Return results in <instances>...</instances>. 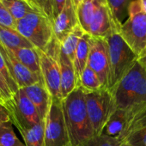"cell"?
Listing matches in <instances>:
<instances>
[{"mask_svg": "<svg viewBox=\"0 0 146 146\" xmlns=\"http://www.w3.org/2000/svg\"><path fill=\"white\" fill-rule=\"evenodd\" d=\"M4 105L10 113L11 121L17 126L20 133L42 121L35 106L23 89H19Z\"/></svg>", "mask_w": 146, "mask_h": 146, "instance_id": "obj_8", "label": "cell"}, {"mask_svg": "<svg viewBox=\"0 0 146 146\" xmlns=\"http://www.w3.org/2000/svg\"><path fill=\"white\" fill-rule=\"evenodd\" d=\"M119 33L138 57L146 47V12L139 0L131 1L128 17L120 26Z\"/></svg>", "mask_w": 146, "mask_h": 146, "instance_id": "obj_4", "label": "cell"}, {"mask_svg": "<svg viewBox=\"0 0 146 146\" xmlns=\"http://www.w3.org/2000/svg\"><path fill=\"white\" fill-rule=\"evenodd\" d=\"M0 52H1L9 70L20 89L35 84L42 81L41 78L35 74L25 65H23L12 53V52L0 42Z\"/></svg>", "mask_w": 146, "mask_h": 146, "instance_id": "obj_11", "label": "cell"}, {"mask_svg": "<svg viewBox=\"0 0 146 146\" xmlns=\"http://www.w3.org/2000/svg\"><path fill=\"white\" fill-rule=\"evenodd\" d=\"M11 121L0 123V146H26L15 134Z\"/></svg>", "mask_w": 146, "mask_h": 146, "instance_id": "obj_25", "label": "cell"}, {"mask_svg": "<svg viewBox=\"0 0 146 146\" xmlns=\"http://www.w3.org/2000/svg\"><path fill=\"white\" fill-rule=\"evenodd\" d=\"M121 141L103 134L95 135L83 146H120Z\"/></svg>", "mask_w": 146, "mask_h": 146, "instance_id": "obj_28", "label": "cell"}, {"mask_svg": "<svg viewBox=\"0 0 146 146\" xmlns=\"http://www.w3.org/2000/svg\"><path fill=\"white\" fill-rule=\"evenodd\" d=\"M15 57L29 70L41 78L40 65V56L38 50L35 47H20L15 49H10ZM42 79V78H41Z\"/></svg>", "mask_w": 146, "mask_h": 146, "instance_id": "obj_16", "label": "cell"}, {"mask_svg": "<svg viewBox=\"0 0 146 146\" xmlns=\"http://www.w3.org/2000/svg\"><path fill=\"white\" fill-rule=\"evenodd\" d=\"M0 42L9 49L20 47H35L17 29L2 25H0Z\"/></svg>", "mask_w": 146, "mask_h": 146, "instance_id": "obj_18", "label": "cell"}, {"mask_svg": "<svg viewBox=\"0 0 146 146\" xmlns=\"http://www.w3.org/2000/svg\"><path fill=\"white\" fill-rule=\"evenodd\" d=\"M78 88L82 89L84 93L94 92L102 89V83L97 74L88 65L85 67L80 77L78 82Z\"/></svg>", "mask_w": 146, "mask_h": 146, "instance_id": "obj_22", "label": "cell"}, {"mask_svg": "<svg viewBox=\"0 0 146 146\" xmlns=\"http://www.w3.org/2000/svg\"><path fill=\"white\" fill-rule=\"evenodd\" d=\"M139 2H140V5H141L142 8L146 12V0H139Z\"/></svg>", "mask_w": 146, "mask_h": 146, "instance_id": "obj_36", "label": "cell"}, {"mask_svg": "<svg viewBox=\"0 0 146 146\" xmlns=\"http://www.w3.org/2000/svg\"><path fill=\"white\" fill-rule=\"evenodd\" d=\"M38 52L40 56V74L44 85L52 99L62 100L59 63L60 43L53 37L46 50H38Z\"/></svg>", "mask_w": 146, "mask_h": 146, "instance_id": "obj_5", "label": "cell"}, {"mask_svg": "<svg viewBox=\"0 0 146 146\" xmlns=\"http://www.w3.org/2000/svg\"><path fill=\"white\" fill-rule=\"evenodd\" d=\"M85 102L88 116L95 135H101L102 131L117 109L113 93L107 89L85 93Z\"/></svg>", "mask_w": 146, "mask_h": 146, "instance_id": "obj_6", "label": "cell"}, {"mask_svg": "<svg viewBox=\"0 0 146 146\" xmlns=\"http://www.w3.org/2000/svg\"><path fill=\"white\" fill-rule=\"evenodd\" d=\"M84 34L85 32L84 31V29L81 28L80 25H78L62 43H60V52L66 57H68L72 62L74 60L80 39Z\"/></svg>", "mask_w": 146, "mask_h": 146, "instance_id": "obj_20", "label": "cell"}, {"mask_svg": "<svg viewBox=\"0 0 146 146\" xmlns=\"http://www.w3.org/2000/svg\"><path fill=\"white\" fill-rule=\"evenodd\" d=\"M132 0H107L115 23L120 28L125 18L128 17V10Z\"/></svg>", "mask_w": 146, "mask_h": 146, "instance_id": "obj_23", "label": "cell"}, {"mask_svg": "<svg viewBox=\"0 0 146 146\" xmlns=\"http://www.w3.org/2000/svg\"><path fill=\"white\" fill-rule=\"evenodd\" d=\"M87 65L97 74L102 89L108 90L110 78L109 57L108 44L104 38L90 36V54Z\"/></svg>", "mask_w": 146, "mask_h": 146, "instance_id": "obj_10", "label": "cell"}, {"mask_svg": "<svg viewBox=\"0 0 146 146\" xmlns=\"http://www.w3.org/2000/svg\"><path fill=\"white\" fill-rule=\"evenodd\" d=\"M45 146H66L62 100L52 99L45 119Z\"/></svg>", "mask_w": 146, "mask_h": 146, "instance_id": "obj_9", "label": "cell"}, {"mask_svg": "<svg viewBox=\"0 0 146 146\" xmlns=\"http://www.w3.org/2000/svg\"><path fill=\"white\" fill-rule=\"evenodd\" d=\"M83 1H84V0H72V3H73V5H74L76 10H78V8L83 3Z\"/></svg>", "mask_w": 146, "mask_h": 146, "instance_id": "obj_35", "label": "cell"}, {"mask_svg": "<svg viewBox=\"0 0 146 146\" xmlns=\"http://www.w3.org/2000/svg\"><path fill=\"white\" fill-rule=\"evenodd\" d=\"M60 78H61V96L62 100L67 97L78 89L77 77L73 62L60 52Z\"/></svg>", "mask_w": 146, "mask_h": 146, "instance_id": "obj_14", "label": "cell"}, {"mask_svg": "<svg viewBox=\"0 0 146 146\" xmlns=\"http://www.w3.org/2000/svg\"><path fill=\"white\" fill-rule=\"evenodd\" d=\"M66 132V146H83L95 136L88 116L85 93L78 88L62 100Z\"/></svg>", "mask_w": 146, "mask_h": 146, "instance_id": "obj_1", "label": "cell"}, {"mask_svg": "<svg viewBox=\"0 0 146 146\" xmlns=\"http://www.w3.org/2000/svg\"><path fill=\"white\" fill-rule=\"evenodd\" d=\"M0 73H1L2 76L4 77V78L5 79V81L7 82V84H8V85L11 90V93L13 95L16 94L20 88H19L17 81L13 78L11 70H9L8 65H7L1 52H0Z\"/></svg>", "mask_w": 146, "mask_h": 146, "instance_id": "obj_29", "label": "cell"}, {"mask_svg": "<svg viewBox=\"0 0 146 146\" xmlns=\"http://www.w3.org/2000/svg\"><path fill=\"white\" fill-rule=\"evenodd\" d=\"M112 93L117 108L136 110L146 107V72L137 62Z\"/></svg>", "mask_w": 146, "mask_h": 146, "instance_id": "obj_2", "label": "cell"}, {"mask_svg": "<svg viewBox=\"0 0 146 146\" xmlns=\"http://www.w3.org/2000/svg\"><path fill=\"white\" fill-rule=\"evenodd\" d=\"M128 119L126 110L117 108L108 119L102 134L121 141L128 124Z\"/></svg>", "mask_w": 146, "mask_h": 146, "instance_id": "obj_15", "label": "cell"}, {"mask_svg": "<svg viewBox=\"0 0 146 146\" xmlns=\"http://www.w3.org/2000/svg\"><path fill=\"white\" fill-rule=\"evenodd\" d=\"M121 143L125 146H146V126L127 135Z\"/></svg>", "mask_w": 146, "mask_h": 146, "instance_id": "obj_27", "label": "cell"}, {"mask_svg": "<svg viewBox=\"0 0 146 146\" xmlns=\"http://www.w3.org/2000/svg\"><path fill=\"white\" fill-rule=\"evenodd\" d=\"M0 25L14 29H17V20L12 17L1 1H0Z\"/></svg>", "mask_w": 146, "mask_h": 146, "instance_id": "obj_30", "label": "cell"}, {"mask_svg": "<svg viewBox=\"0 0 146 146\" xmlns=\"http://www.w3.org/2000/svg\"><path fill=\"white\" fill-rule=\"evenodd\" d=\"M11 121V116L8 109L0 102V123H5Z\"/></svg>", "mask_w": 146, "mask_h": 146, "instance_id": "obj_33", "label": "cell"}, {"mask_svg": "<svg viewBox=\"0 0 146 146\" xmlns=\"http://www.w3.org/2000/svg\"><path fill=\"white\" fill-rule=\"evenodd\" d=\"M0 95H1V97L3 100V104L5 102L11 99L13 96V94L11 93V90L7 82L5 81V79L4 78L1 73H0Z\"/></svg>", "mask_w": 146, "mask_h": 146, "instance_id": "obj_31", "label": "cell"}, {"mask_svg": "<svg viewBox=\"0 0 146 146\" xmlns=\"http://www.w3.org/2000/svg\"><path fill=\"white\" fill-rule=\"evenodd\" d=\"M137 63L141 65L143 70L146 72V47L137 57Z\"/></svg>", "mask_w": 146, "mask_h": 146, "instance_id": "obj_34", "label": "cell"}, {"mask_svg": "<svg viewBox=\"0 0 146 146\" xmlns=\"http://www.w3.org/2000/svg\"><path fill=\"white\" fill-rule=\"evenodd\" d=\"M2 3L17 22L26 17L28 14L35 12L26 0H4Z\"/></svg>", "mask_w": 146, "mask_h": 146, "instance_id": "obj_24", "label": "cell"}, {"mask_svg": "<svg viewBox=\"0 0 146 146\" xmlns=\"http://www.w3.org/2000/svg\"><path fill=\"white\" fill-rule=\"evenodd\" d=\"M120 146H125V145H123V144H122V143H121V145H120Z\"/></svg>", "mask_w": 146, "mask_h": 146, "instance_id": "obj_38", "label": "cell"}, {"mask_svg": "<svg viewBox=\"0 0 146 146\" xmlns=\"http://www.w3.org/2000/svg\"><path fill=\"white\" fill-rule=\"evenodd\" d=\"M33 10L45 17H46L53 24V7L52 0H26Z\"/></svg>", "mask_w": 146, "mask_h": 146, "instance_id": "obj_26", "label": "cell"}, {"mask_svg": "<svg viewBox=\"0 0 146 146\" xmlns=\"http://www.w3.org/2000/svg\"><path fill=\"white\" fill-rule=\"evenodd\" d=\"M78 25L79 22L77 10L72 3V0H67L64 10L54 20V37L59 43H62Z\"/></svg>", "mask_w": 146, "mask_h": 146, "instance_id": "obj_12", "label": "cell"}, {"mask_svg": "<svg viewBox=\"0 0 146 146\" xmlns=\"http://www.w3.org/2000/svg\"><path fill=\"white\" fill-rule=\"evenodd\" d=\"M16 29L40 51H45L54 37L52 23L37 12L29 13L17 21Z\"/></svg>", "mask_w": 146, "mask_h": 146, "instance_id": "obj_7", "label": "cell"}, {"mask_svg": "<svg viewBox=\"0 0 146 146\" xmlns=\"http://www.w3.org/2000/svg\"><path fill=\"white\" fill-rule=\"evenodd\" d=\"M102 0H84L77 10L79 25L88 34L93 17Z\"/></svg>", "mask_w": 146, "mask_h": 146, "instance_id": "obj_19", "label": "cell"}, {"mask_svg": "<svg viewBox=\"0 0 146 146\" xmlns=\"http://www.w3.org/2000/svg\"><path fill=\"white\" fill-rule=\"evenodd\" d=\"M109 57V90L112 92L137 62V54L119 35L113 31L105 38Z\"/></svg>", "mask_w": 146, "mask_h": 146, "instance_id": "obj_3", "label": "cell"}, {"mask_svg": "<svg viewBox=\"0 0 146 146\" xmlns=\"http://www.w3.org/2000/svg\"><path fill=\"white\" fill-rule=\"evenodd\" d=\"M90 36L89 34L85 33L82 38L80 39V41L78 43L75 58L73 60V65H74L75 73L77 77V84L78 88V82L80 79V77L82 75L83 71L84 70L85 67L88 64V59H89V54H90Z\"/></svg>", "mask_w": 146, "mask_h": 146, "instance_id": "obj_17", "label": "cell"}, {"mask_svg": "<svg viewBox=\"0 0 146 146\" xmlns=\"http://www.w3.org/2000/svg\"><path fill=\"white\" fill-rule=\"evenodd\" d=\"M0 102L3 103V100H2V97H1V95H0Z\"/></svg>", "mask_w": 146, "mask_h": 146, "instance_id": "obj_37", "label": "cell"}, {"mask_svg": "<svg viewBox=\"0 0 146 146\" xmlns=\"http://www.w3.org/2000/svg\"><path fill=\"white\" fill-rule=\"evenodd\" d=\"M67 0H52V7H53V17L55 18L61 13L64 10Z\"/></svg>", "mask_w": 146, "mask_h": 146, "instance_id": "obj_32", "label": "cell"}, {"mask_svg": "<svg viewBox=\"0 0 146 146\" xmlns=\"http://www.w3.org/2000/svg\"><path fill=\"white\" fill-rule=\"evenodd\" d=\"M0 1H1V2H2V1H4V0H0Z\"/></svg>", "mask_w": 146, "mask_h": 146, "instance_id": "obj_39", "label": "cell"}, {"mask_svg": "<svg viewBox=\"0 0 146 146\" xmlns=\"http://www.w3.org/2000/svg\"><path fill=\"white\" fill-rule=\"evenodd\" d=\"M26 146H45V120L21 133Z\"/></svg>", "mask_w": 146, "mask_h": 146, "instance_id": "obj_21", "label": "cell"}, {"mask_svg": "<svg viewBox=\"0 0 146 146\" xmlns=\"http://www.w3.org/2000/svg\"><path fill=\"white\" fill-rule=\"evenodd\" d=\"M23 90L35 106L41 120H45L51 105L52 96L43 82L40 81L35 84L24 87L23 88Z\"/></svg>", "mask_w": 146, "mask_h": 146, "instance_id": "obj_13", "label": "cell"}]
</instances>
